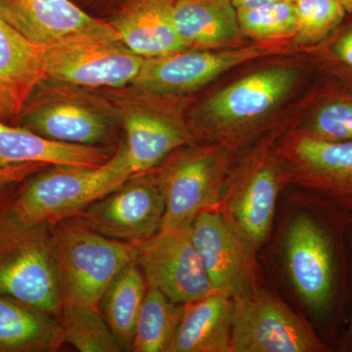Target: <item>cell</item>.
<instances>
[{
	"mask_svg": "<svg viewBox=\"0 0 352 352\" xmlns=\"http://www.w3.org/2000/svg\"><path fill=\"white\" fill-rule=\"evenodd\" d=\"M0 294L59 317L63 308L52 226L29 224L0 198Z\"/></svg>",
	"mask_w": 352,
	"mask_h": 352,
	"instance_id": "6da1fadb",
	"label": "cell"
},
{
	"mask_svg": "<svg viewBox=\"0 0 352 352\" xmlns=\"http://www.w3.org/2000/svg\"><path fill=\"white\" fill-rule=\"evenodd\" d=\"M63 307L99 310L109 285L138 258V245L94 230L82 217L52 226Z\"/></svg>",
	"mask_w": 352,
	"mask_h": 352,
	"instance_id": "7a4b0ae2",
	"label": "cell"
},
{
	"mask_svg": "<svg viewBox=\"0 0 352 352\" xmlns=\"http://www.w3.org/2000/svg\"><path fill=\"white\" fill-rule=\"evenodd\" d=\"M132 178L120 146L107 163L97 168L52 166L36 173L20 193L9 198V205L25 223L54 226L80 215L90 204Z\"/></svg>",
	"mask_w": 352,
	"mask_h": 352,
	"instance_id": "3957f363",
	"label": "cell"
},
{
	"mask_svg": "<svg viewBox=\"0 0 352 352\" xmlns=\"http://www.w3.org/2000/svg\"><path fill=\"white\" fill-rule=\"evenodd\" d=\"M311 327L259 287L234 300L231 352H325Z\"/></svg>",
	"mask_w": 352,
	"mask_h": 352,
	"instance_id": "277c9868",
	"label": "cell"
},
{
	"mask_svg": "<svg viewBox=\"0 0 352 352\" xmlns=\"http://www.w3.org/2000/svg\"><path fill=\"white\" fill-rule=\"evenodd\" d=\"M157 173L166 200L163 226L192 223L217 207L226 187L228 151L222 147L178 152Z\"/></svg>",
	"mask_w": 352,
	"mask_h": 352,
	"instance_id": "5b68a950",
	"label": "cell"
},
{
	"mask_svg": "<svg viewBox=\"0 0 352 352\" xmlns=\"http://www.w3.org/2000/svg\"><path fill=\"white\" fill-rule=\"evenodd\" d=\"M136 261L148 287L173 302L185 305L217 292L194 245L191 223L162 227L138 245Z\"/></svg>",
	"mask_w": 352,
	"mask_h": 352,
	"instance_id": "8992f818",
	"label": "cell"
},
{
	"mask_svg": "<svg viewBox=\"0 0 352 352\" xmlns=\"http://www.w3.org/2000/svg\"><path fill=\"white\" fill-rule=\"evenodd\" d=\"M164 214L163 189L150 171L90 204L80 217L102 235L139 245L159 232Z\"/></svg>",
	"mask_w": 352,
	"mask_h": 352,
	"instance_id": "52a82bcc",
	"label": "cell"
},
{
	"mask_svg": "<svg viewBox=\"0 0 352 352\" xmlns=\"http://www.w3.org/2000/svg\"><path fill=\"white\" fill-rule=\"evenodd\" d=\"M285 264L303 305L315 316L327 314L335 296V252L328 233L314 217L298 214L289 222Z\"/></svg>",
	"mask_w": 352,
	"mask_h": 352,
	"instance_id": "ba28073f",
	"label": "cell"
},
{
	"mask_svg": "<svg viewBox=\"0 0 352 352\" xmlns=\"http://www.w3.org/2000/svg\"><path fill=\"white\" fill-rule=\"evenodd\" d=\"M281 50L274 44H254L228 50H184L145 58L133 83L154 94L194 91L229 69Z\"/></svg>",
	"mask_w": 352,
	"mask_h": 352,
	"instance_id": "9c48e42d",
	"label": "cell"
},
{
	"mask_svg": "<svg viewBox=\"0 0 352 352\" xmlns=\"http://www.w3.org/2000/svg\"><path fill=\"white\" fill-rule=\"evenodd\" d=\"M46 78L82 87H120L135 80L145 58L120 41L80 38L44 47Z\"/></svg>",
	"mask_w": 352,
	"mask_h": 352,
	"instance_id": "30bf717a",
	"label": "cell"
},
{
	"mask_svg": "<svg viewBox=\"0 0 352 352\" xmlns=\"http://www.w3.org/2000/svg\"><path fill=\"white\" fill-rule=\"evenodd\" d=\"M279 156L294 182L352 214V140H326L302 132L281 146Z\"/></svg>",
	"mask_w": 352,
	"mask_h": 352,
	"instance_id": "8fae6325",
	"label": "cell"
},
{
	"mask_svg": "<svg viewBox=\"0 0 352 352\" xmlns=\"http://www.w3.org/2000/svg\"><path fill=\"white\" fill-rule=\"evenodd\" d=\"M192 238L210 283L235 300L258 288L254 251L217 210H206L191 223Z\"/></svg>",
	"mask_w": 352,
	"mask_h": 352,
	"instance_id": "7c38bea8",
	"label": "cell"
},
{
	"mask_svg": "<svg viewBox=\"0 0 352 352\" xmlns=\"http://www.w3.org/2000/svg\"><path fill=\"white\" fill-rule=\"evenodd\" d=\"M281 184L276 163L266 154L256 157L228 178L214 210L258 250L270 236Z\"/></svg>",
	"mask_w": 352,
	"mask_h": 352,
	"instance_id": "4fadbf2b",
	"label": "cell"
},
{
	"mask_svg": "<svg viewBox=\"0 0 352 352\" xmlns=\"http://www.w3.org/2000/svg\"><path fill=\"white\" fill-rule=\"evenodd\" d=\"M0 19L43 47L80 38L120 41L110 22L72 0H0Z\"/></svg>",
	"mask_w": 352,
	"mask_h": 352,
	"instance_id": "5bb4252c",
	"label": "cell"
},
{
	"mask_svg": "<svg viewBox=\"0 0 352 352\" xmlns=\"http://www.w3.org/2000/svg\"><path fill=\"white\" fill-rule=\"evenodd\" d=\"M298 78V71L282 67L256 72L208 99L201 117L212 131H235L276 107L295 87Z\"/></svg>",
	"mask_w": 352,
	"mask_h": 352,
	"instance_id": "9a60e30c",
	"label": "cell"
},
{
	"mask_svg": "<svg viewBox=\"0 0 352 352\" xmlns=\"http://www.w3.org/2000/svg\"><path fill=\"white\" fill-rule=\"evenodd\" d=\"M110 23L120 41L139 56H162L188 50L173 25L171 0H124Z\"/></svg>",
	"mask_w": 352,
	"mask_h": 352,
	"instance_id": "2e32d148",
	"label": "cell"
},
{
	"mask_svg": "<svg viewBox=\"0 0 352 352\" xmlns=\"http://www.w3.org/2000/svg\"><path fill=\"white\" fill-rule=\"evenodd\" d=\"M171 18L188 50L231 47L242 36L232 0H171Z\"/></svg>",
	"mask_w": 352,
	"mask_h": 352,
	"instance_id": "e0dca14e",
	"label": "cell"
},
{
	"mask_svg": "<svg viewBox=\"0 0 352 352\" xmlns=\"http://www.w3.org/2000/svg\"><path fill=\"white\" fill-rule=\"evenodd\" d=\"M234 300L212 292L185 303L168 352H231Z\"/></svg>",
	"mask_w": 352,
	"mask_h": 352,
	"instance_id": "ac0fdd59",
	"label": "cell"
},
{
	"mask_svg": "<svg viewBox=\"0 0 352 352\" xmlns=\"http://www.w3.org/2000/svg\"><path fill=\"white\" fill-rule=\"evenodd\" d=\"M113 155L99 146L57 142L25 127L7 126L0 120V166L27 163L97 168Z\"/></svg>",
	"mask_w": 352,
	"mask_h": 352,
	"instance_id": "d6986e66",
	"label": "cell"
},
{
	"mask_svg": "<svg viewBox=\"0 0 352 352\" xmlns=\"http://www.w3.org/2000/svg\"><path fill=\"white\" fill-rule=\"evenodd\" d=\"M124 129L126 140L122 146L132 177L150 173L189 141L188 133L177 122L140 109L126 113Z\"/></svg>",
	"mask_w": 352,
	"mask_h": 352,
	"instance_id": "ffe728a7",
	"label": "cell"
},
{
	"mask_svg": "<svg viewBox=\"0 0 352 352\" xmlns=\"http://www.w3.org/2000/svg\"><path fill=\"white\" fill-rule=\"evenodd\" d=\"M25 129L57 142L97 146L110 138L112 122L99 111L71 101L44 104L25 115Z\"/></svg>",
	"mask_w": 352,
	"mask_h": 352,
	"instance_id": "44dd1931",
	"label": "cell"
},
{
	"mask_svg": "<svg viewBox=\"0 0 352 352\" xmlns=\"http://www.w3.org/2000/svg\"><path fill=\"white\" fill-rule=\"evenodd\" d=\"M64 344L59 317L0 294V352H55Z\"/></svg>",
	"mask_w": 352,
	"mask_h": 352,
	"instance_id": "7402d4cb",
	"label": "cell"
},
{
	"mask_svg": "<svg viewBox=\"0 0 352 352\" xmlns=\"http://www.w3.org/2000/svg\"><path fill=\"white\" fill-rule=\"evenodd\" d=\"M46 80L44 47L0 19V82L21 103Z\"/></svg>",
	"mask_w": 352,
	"mask_h": 352,
	"instance_id": "603a6c76",
	"label": "cell"
},
{
	"mask_svg": "<svg viewBox=\"0 0 352 352\" xmlns=\"http://www.w3.org/2000/svg\"><path fill=\"white\" fill-rule=\"evenodd\" d=\"M148 285L138 261L127 264L102 296L99 310L116 337L131 351L134 329Z\"/></svg>",
	"mask_w": 352,
	"mask_h": 352,
	"instance_id": "cb8c5ba5",
	"label": "cell"
},
{
	"mask_svg": "<svg viewBox=\"0 0 352 352\" xmlns=\"http://www.w3.org/2000/svg\"><path fill=\"white\" fill-rule=\"evenodd\" d=\"M184 305L153 287L147 292L134 329L131 351L168 352L182 318Z\"/></svg>",
	"mask_w": 352,
	"mask_h": 352,
	"instance_id": "d4e9b609",
	"label": "cell"
},
{
	"mask_svg": "<svg viewBox=\"0 0 352 352\" xmlns=\"http://www.w3.org/2000/svg\"><path fill=\"white\" fill-rule=\"evenodd\" d=\"M65 344L80 352H122L126 347L111 330L100 310L63 307L59 316Z\"/></svg>",
	"mask_w": 352,
	"mask_h": 352,
	"instance_id": "484cf974",
	"label": "cell"
},
{
	"mask_svg": "<svg viewBox=\"0 0 352 352\" xmlns=\"http://www.w3.org/2000/svg\"><path fill=\"white\" fill-rule=\"evenodd\" d=\"M242 34L259 39L296 36L298 18L294 2H278L252 8L238 9Z\"/></svg>",
	"mask_w": 352,
	"mask_h": 352,
	"instance_id": "4316f807",
	"label": "cell"
},
{
	"mask_svg": "<svg viewBox=\"0 0 352 352\" xmlns=\"http://www.w3.org/2000/svg\"><path fill=\"white\" fill-rule=\"evenodd\" d=\"M294 3L298 18L296 36L305 43L327 38L346 13L338 0H295Z\"/></svg>",
	"mask_w": 352,
	"mask_h": 352,
	"instance_id": "83f0119b",
	"label": "cell"
},
{
	"mask_svg": "<svg viewBox=\"0 0 352 352\" xmlns=\"http://www.w3.org/2000/svg\"><path fill=\"white\" fill-rule=\"evenodd\" d=\"M305 133L326 140H352V94H335L322 102Z\"/></svg>",
	"mask_w": 352,
	"mask_h": 352,
	"instance_id": "f1b7e54d",
	"label": "cell"
},
{
	"mask_svg": "<svg viewBox=\"0 0 352 352\" xmlns=\"http://www.w3.org/2000/svg\"><path fill=\"white\" fill-rule=\"evenodd\" d=\"M48 164L27 163L0 166V188L24 182L39 171L48 168Z\"/></svg>",
	"mask_w": 352,
	"mask_h": 352,
	"instance_id": "f546056e",
	"label": "cell"
},
{
	"mask_svg": "<svg viewBox=\"0 0 352 352\" xmlns=\"http://www.w3.org/2000/svg\"><path fill=\"white\" fill-rule=\"evenodd\" d=\"M331 52L333 58L352 74V28L332 44Z\"/></svg>",
	"mask_w": 352,
	"mask_h": 352,
	"instance_id": "4dcf8cb0",
	"label": "cell"
},
{
	"mask_svg": "<svg viewBox=\"0 0 352 352\" xmlns=\"http://www.w3.org/2000/svg\"><path fill=\"white\" fill-rule=\"evenodd\" d=\"M23 104L18 100L13 92L0 82V120L12 117L20 112Z\"/></svg>",
	"mask_w": 352,
	"mask_h": 352,
	"instance_id": "1f68e13d",
	"label": "cell"
},
{
	"mask_svg": "<svg viewBox=\"0 0 352 352\" xmlns=\"http://www.w3.org/2000/svg\"><path fill=\"white\" fill-rule=\"evenodd\" d=\"M295 0H232L234 6L237 9L252 8L265 4L278 3V2H294Z\"/></svg>",
	"mask_w": 352,
	"mask_h": 352,
	"instance_id": "d6a6232c",
	"label": "cell"
},
{
	"mask_svg": "<svg viewBox=\"0 0 352 352\" xmlns=\"http://www.w3.org/2000/svg\"><path fill=\"white\" fill-rule=\"evenodd\" d=\"M344 349H346V351H352V311L351 321H349V329H347L346 335V338H344Z\"/></svg>",
	"mask_w": 352,
	"mask_h": 352,
	"instance_id": "836d02e7",
	"label": "cell"
},
{
	"mask_svg": "<svg viewBox=\"0 0 352 352\" xmlns=\"http://www.w3.org/2000/svg\"><path fill=\"white\" fill-rule=\"evenodd\" d=\"M338 1L344 6L346 12L352 13V0H338Z\"/></svg>",
	"mask_w": 352,
	"mask_h": 352,
	"instance_id": "e575fe53",
	"label": "cell"
}]
</instances>
